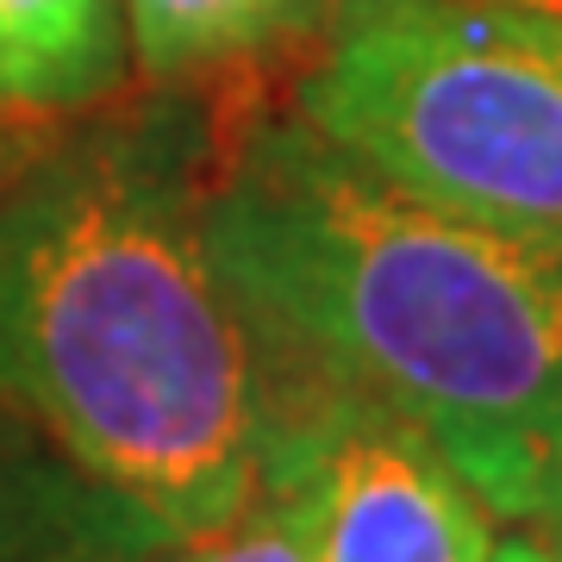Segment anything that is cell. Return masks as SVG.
<instances>
[{
    "label": "cell",
    "mask_w": 562,
    "mask_h": 562,
    "mask_svg": "<svg viewBox=\"0 0 562 562\" xmlns=\"http://www.w3.org/2000/svg\"><path fill=\"white\" fill-rule=\"evenodd\" d=\"M144 76L188 81L319 32L331 0H120Z\"/></svg>",
    "instance_id": "obj_7"
},
{
    "label": "cell",
    "mask_w": 562,
    "mask_h": 562,
    "mask_svg": "<svg viewBox=\"0 0 562 562\" xmlns=\"http://www.w3.org/2000/svg\"><path fill=\"white\" fill-rule=\"evenodd\" d=\"M531 538L543 543V557L550 562H562V457L550 462V475H543V494H538V506H531Z\"/></svg>",
    "instance_id": "obj_9"
},
{
    "label": "cell",
    "mask_w": 562,
    "mask_h": 562,
    "mask_svg": "<svg viewBox=\"0 0 562 562\" xmlns=\"http://www.w3.org/2000/svg\"><path fill=\"white\" fill-rule=\"evenodd\" d=\"M206 194L188 101L81 125L0 181V413L162 538L232 519L313 387L220 276Z\"/></svg>",
    "instance_id": "obj_1"
},
{
    "label": "cell",
    "mask_w": 562,
    "mask_h": 562,
    "mask_svg": "<svg viewBox=\"0 0 562 562\" xmlns=\"http://www.w3.org/2000/svg\"><path fill=\"white\" fill-rule=\"evenodd\" d=\"M162 543L176 538L0 413V562H144Z\"/></svg>",
    "instance_id": "obj_5"
},
{
    "label": "cell",
    "mask_w": 562,
    "mask_h": 562,
    "mask_svg": "<svg viewBox=\"0 0 562 562\" xmlns=\"http://www.w3.org/2000/svg\"><path fill=\"white\" fill-rule=\"evenodd\" d=\"M132 69L120 0H0V106L88 113Z\"/></svg>",
    "instance_id": "obj_6"
},
{
    "label": "cell",
    "mask_w": 562,
    "mask_h": 562,
    "mask_svg": "<svg viewBox=\"0 0 562 562\" xmlns=\"http://www.w3.org/2000/svg\"><path fill=\"white\" fill-rule=\"evenodd\" d=\"M206 238L294 369L406 419L501 519H531L562 457V250L406 194L301 113L232 150Z\"/></svg>",
    "instance_id": "obj_2"
},
{
    "label": "cell",
    "mask_w": 562,
    "mask_h": 562,
    "mask_svg": "<svg viewBox=\"0 0 562 562\" xmlns=\"http://www.w3.org/2000/svg\"><path fill=\"white\" fill-rule=\"evenodd\" d=\"M487 562H550V557H543L538 538H506V543H494V557Z\"/></svg>",
    "instance_id": "obj_10"
},
{
    "label": "cell",
    "mask_w": 562,
    "mask_h": 562,
    "mask_svg": "<svg viewBox=\"0 0 562 562\" xmlns=\"http://www.w3.org/2000/svg\"><path fill=\"white\" fill-rule=\"evenodd\" d=\"M301 506L313 562H487L494 506L406 419L313 382L262 462Z\"/></svg>",
    "instance_id": "obj_4"
},
{
    "label": "cell",
    "mask_w": 562,
    "mask_h": 562,
    "mask_svg": "<svg viewBox=\"0 0 562 562\" xmlns=\"http://www.w3.org/2000/svg\"><path fill=\"white\" fill-rule=\"evenodd\" d=\"M501 7H525V13H543V20H562V0H501Z\"/></svg>",
    "instance_id": "obj_11"
},
{
    "label": "cell",
    "mask_w": 562,
    "mask_h": 562,
    "mask_svg": "<svg viewBox=\"0 0 562 562\" xmlns=\"http://www.w3.org/2000/svg\"><path fill=\"white\" fill-rule=\"evenodd\" d=\"M144 562H313V550H306L301 506L288 501L276 482H262L225 525H213L201 538L162 543Z\"/></svg>",
    "instance_id": "obj_8"
},
{
    "label": "cell",
    "mask_w": 562,
    "mask_h": 562,
    "mask_svg": "<svg viewBox=\"0 0 562 562\" xmlns=\"http://www.w3.org/2000/svg\"><path fill=\"white\" fill-rule=\"evenodd\" d=\"M301 120L406 194L562 250V20L501 0H331Z\"/></svg>",
    "instance_id": "obj_3"
}]
</instances>
